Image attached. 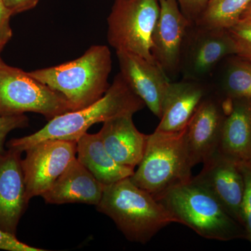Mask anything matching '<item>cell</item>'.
I'll return each instance as SVG.
<instances>
[{"label":"cell","mask_w":251,"mask_h":251,"mask_svg":"<svg viewBox=\"0 0 251 251\" xmlns=\"http://www.w3.org/2000/svg\"><path fill=\"white\" fill-rule=\"evenodd\" d=\"M112 65L108 46H92L78 58L29 74L62 94L76 110L103 97L110 86L108 77Z\"/></svg>","instance_id":"cell-4"},{"label":"cell","mask_w":251,"mask_h":251,"mask_svg":"<svg viewBox=\"0 0 251 251\" xmlns=\"http://www.w3.org/2000/svg\"><path fill=\"white\" fill-rule=\"evenodd\" d=\"M64 97L21 69L0 59V115L12 116L36 112L50 120L73 111Z\"/></svg>","instance_id":"cell-6"},{"label":"cell","mask_w":251,"mask_h":251,"mask_svg":"<svg viewBox=\"0 0 251 251\" xmlns=\"http://www.w3.org/2000/svg\"><path fill=\"white\" fill-rule=\"evenodd\" d=\"M232 55H236V47L228 29L192 25L183 46L180 74L185 80L205 82L221 63Z\"/></svg>","instance_id":"cell-8"},{"label":"cell","mask_w":251,"mask_h":251,"mask_svg":"<svg viewBox=\"0 0 251 251\" xmlns=\"http://www.w3.org/2000/svg\"><path fill=\"white\" fill-rule=\"evenodd\" d=\"M98 134L117 163L133 169L138 166L145 152L148 135L137 129L133 115H122L103 122Z\"/></svg>","instance_id":"cell-18"},{"label":"cell","mask_w":251,"mask_h":251,"mask_svg":"<svg viewBox=\"0 0 251 251\" xmlns=\"http://www.w3.org/2000/svg\"><path fill=\"white\" fill-rule=\"evenodd\" d=\"M184 16L194 25L205 9L208 0H176Z\"/></svg>","instance_id":"cell-26"},{"label":"cell","mask_w":251,"mask_h":251,"mask_svg":"<svg viewBox=\"0 0 251 251\" xmlns=\"http://www.w3.org/2000/svg\"><path fill=\"white\" fill-rule=\"evenodd\" d=\"M77 161L104 186L130 177L135 169L117 163L108 152L98 133H86L77 141Z\"/></svg>","instance_id":"cell-19"},{"label":"cell","mask_w":251,"mask_h":251,"mask_svg":"<svg viewBox=\"0 0 251 251\" xmlns=\"http://www.w3.org/2000/svg\"><path fill=\"white\" fill-rule=\"evenodd\" d=\"M226 100L227 115L218 151L238 164H251V98Z\"/></svg>","instance_id":"cell-16"},{"label":"cell","mask_w":251,"mask_h":251,"mask_svg":"<svg viewBox=\"0 0 251 251\" xmlns=\"http://www.w3.org/2000/svg\"><path fill=\"white\" fill-rule=\"evenodd\" d=\"M1 50H0V52H1ZM0 59H1V58H0Z\"/></svg>","instance_id":"cell-30"},{"label":"cell","mask_w":251,"mask_h":251,"mask_svg":"<svg viewBox=\"0 0 251 251\" xmlns=\"http://www.w3.org/2000/svg\"><path fill=\"white\" fill-rule=\"evenodd\" d=\"M21 153L9 148L0 153V228L15 235L29 201Z\"/></svg>","instance_id":"cell-14"},{"label":"cell","mask_w":251,"mask_h":251,"mask_svg":"<svg viewBox=\"0 0 251 251\" xmlns=\"http://www.w3.org/2000/svg\"><path fill=\"white\" fill-rule=\"evenodd\" d=\"M28 122L27 117L24 115L12 116L0 115V153L5 151L4 144L6 135L16 128L27 126Z\"/></svg>","instance_id":"cell-24"},{"label":"cell","mask_w":251,"mask_h":251,"mask_svg":"<svg viewBox=\"0 0 251 251\" xmlns=\"http://www.w3.org/2000/svg\"><path fill=\"white\" fill-rule=\"evenodd\" d=\"M154 198L171 213L176 223L187 226L203 238L221 242L247 239L242 225L192 179Z\"/></svg>","instance_id":"cell-3"},{"label":"cell","mask_w":251,"mask_h":251,"mask_svg":"<svg viewBox=\"0 0 251 251\" xmlns=\"http://www.w3.org/2000/svg\"></svg>","instance_id":"cell-31"},{"label":"cell","mask_w":251,"mask_h":251,"mask_svg":"<svg viewBox=\"0 0 251 251\" xmlns=\"http://www.w3.org/2000/svg\"><path fill=\"white\" fill-rule=\"evenodd\" d=\"M0 250L9 251H44V249L31 247L18 240L15 234L0 228Z\"/></svg>","instance_id":"cell-25"},{"label":"cell","mask_w":251,"mask_h":251,"mask_svg":"<svg viewBox=\"0 0 251 251\" xmlns=\"http://www.w3.org/2000/svg\"><path fill=\"white\" fill-rule=\"evenodd\" d=\"M12 16L3 0H0V50H2L12 36L10 18Z\"/></svg>","instance_id":"cell-27"},{"label":"cell","mask_w":251,"mask_h":251,"mask_svg":"<svg viewBox=\"0 0 251 251\" xmlns=\"http://www.w3.org/2000/svg\"><path fill=\"white\" fill-rule=\"evenodd\" d=\"M241 20H250L251 21V2L247 6V9L244 10V12L240 18Z\"/></svg>","instance_id":"cell-29"},{"label":"cell","mask_w":251,"mask_h":251,"mask_svg":"<svg viewBox=\"0 0 251 251\" xmlns=\"http://www.w3.org/2000/svg\"><path fill=\"white\" fill-rule=\"evenodd\" d=\"M12 15L35 7L39 0H3Z\"/></svg>","instance_id":"cell-28"},{"label":"cell","mask_w":251,"mask_h":251,"mask_svg":"<svg viewBox=\"0 0 251 251\" xmlns=\"http://www.w3.org/2000/svg\"><path fill=\"white\" fill-rule=\"evenodd\" d=\"M192 180L210 193L243 226L244 180L241 165L217 151L203 163L202 171Z\"/></svg>","instance_id":"cell-12"},{"label":"cell","mask_w":251,"mask_h":251,"mask_svg":"<svg viewBox=\"0 0 251 251\" xmlns=\"http://www.w3.org/2000/svg\"><path fill=\"white\" fill-rule=\"evenodd\" d=\"M145 105L120 73L103 97L97 101L85 108L57 115L36 133L11 140L7 146L23 152L33 145L45 140L77 142L82 135L87 133L92 125L122 115H133Z\"/></svg>","instance_id":"cell-1"},{"label":"cell","mask_w":251,"mask_h":251,"mask_svg":"<svg viewBox=\"0 0 251 251\" xmlns=\"http://www.w3.org/2000/svg\"><path fill=\"white\" fill-rule=\"evenodd\" d=\"M211 91L203 81L182 79L179 82H171L156 130L175 133L184 130Z\"/></svg>","instance_id":"cell-15"},{"label":"cell","mask_w":251,"mask_h":251,"mask_svg":"<svg viewBox=\"0 0 251 251\" xmlns=\"http://www.w3.org/2000/svg\"><path fill=\"white\" fill-rule=\"evenodd\" d=\"M116 53L122 77L150 111L161 118L163 100L171 82L169 77L156 63L130 52Z\"/></svg>","instance_id":"cell-13"},{"label":"cell","mask_w":251,"mask_h":251,"mask_svg":"<svg viewBox=\"0 0 251 251\" xmlns=\"http://www.w3.org/2000/svg\"><path fill=\"white\" fill-rule=\"evenodd\" d=\"M158 0H115L108 18V40L116 52H130L150 62L152 35L159 18Z\"/></svg>","instance_id":"cell-7"},{"label":"cell","mask_w":251,"mask_h":251,"mask_svg":"<svg viewBox=\"0 0 251 251\" xmlns=\"http://www.w3.org/2000/svg\"><path fill=\"white\" fill-rule=\"evenodd\" d=\"M227 100L211 92L202 100L187 126L185 140L192 168L204 163L219 150Z\"/></svg>","instance_id":"cell-10"},{"label":"cell","mask_w":251,"mask_h":251,"mask_svg":"<svg viewBox=\"0 0 251 251\" xmlns=\"http://www.w3.org/2000/svg\"><path fill=\"white\" fill-rule=\"evenodd\" d=\"M244 180V192L242 203V224L247 239L251 246V165H241Z\"/></svg>","instance_id":"cell-23"},{"label":"cell","mask_w":251,"mask_h":251,"mask_svg":"<svg viewBox=\"0 0 251 251\" xmlns=\"http://www.w3.org/2000/svg\"><path fill=\"white\" fill-rule=\"evenodd\" d=\"M228 29L236 47V55L251 61V21L239 20Z\"/></svg>","instance_id":"cell-22"},{"label":"cell","mask_w":251,"mask_h":251,"mask_svg":"<svg viewBox=\"0 0 251 251\" xmlns=\"http://www.w3.org/2000/svg\"><path fill=\"white\" fill-rule=\"evenodd\" d=\"M160 14L152 35L151 52L155 62L169 79L180 74L181 52L192 25L176 0H158Z\"/></svg>","instance_id":"cell-11"},{"label":"cell","mask_w":251,"mask_h":251,"mask_svg":"<svg viewBox=\"0 0 251 251\" xmlns=\"http://www.w3.org/2000/svg\"><path fill=\"white\" fill-rule=\"evenodd\" d=\"M97 210L109 216L130 242L145 244L176 223L166 207L130 177L105 186Z\"/></svg>","instance_id":"cell-2"},{"label":"cell","mask_w":251,"mask_h":251,"mask_svg":"<svg viewBox=\"0 0 251 251\" xmlns=\"http://www.w3.org/2000/svg\"><path fill=\"white\" fill-rule=\"evenodd\" d=\"M104 187L75 158L41 197L49 204L82 203L97 206L103 196Z\"/></svg>","instance_id":"cell-17"},{"label":"cell","mask_w":251,"mask_h":251,"mask_svg":"<svg viewBox=\"0 0 251 251\" xmlns=\"http://www.w3.org/2000/svg\"><path fill=\"white\" fill-rule=\"evenodd\" d=\"M251 0H208L205 9L194 25L227 29L240 20Z\"/></svg>","instance_id":"cell-21"},{"label":"cell","mask_w":251,"mask_h":251,"mask_svg":"<svg viewBox=\"0 0 251 251\" xmlns=\"http://www.w3.org/2000/svg\"><path fill=\"white\" fill-rule=\"evenodd\" d=\"M185 128L175 133L155 130L148 135L143 158L130 177L133 184L156 197L192 179Z\"/></svg>","instance_id":"cell-5"},{"label":"cell","mask_w":251,"mask_h":251,"mask_svg":"<svg viewBox=\"0 0 251 251\" xmlns=\"http://www.w3.org/2000/svg\"><path fill=\"white\" fill-rule=\"evenodd\" d=\"M220 92L223 98H251V61L232 55L226 59Z\"/></svg>","instance_id":"cell-20"},{"label":"cell","mask_w":251,"mask_h":251,"mask_svg":"<svg viewBox=\"0 0 251 251\" xmlns=\"http://www.w3.org/2000/svg\"><path fill=\"white\" fill-rule=\"evenodd\" d=\"M25 151L22 167L27 197L30 201L49 191L76 158L77 142L45 140Z\"/></svg>","instance_id":"cell-9"}]
</instances>
